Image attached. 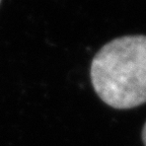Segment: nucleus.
Here are the masks:
<instances>
[{
	"mask_svg": "<svg viewBox=\"0 0 146 146\" xmlns=\"http://www.w3.org/2000/svg\"><path fill=\"white\" fill-rule=\"evenodd\" d=\"M94 88L104 103L119 110L146 103V36L118 38L98 51L90 68Z\"/></svg>",
	"mask_w": 146,
	"mask_h": 146,
	"instance_id": "nucleus-1",
	"label": "nucleus"
},
{
	"mask_svg": "<svg viewBox=\"0 0 146 146\" xmlns=\"http://www.w3.org/2000/svg\"><path fill=\"white\" fill-rule=\"evenodd\" d=\"M142 140H143L144 145L146 146V123L144 124L143 130H142Z\"/></svg>",
	"mask_w": 146,
	"mask_h": 146,
	"instance_id": "nucleus-2",
	"label": "nucleus"
},
{
	"mask_svg": "<svg viewBox=\"0 0 146 146\" xmlns=\"http://www.w3.org/2000/svg\"><path fill=\"white\" fill-rule=\"evenodd\" d=\"M0 2H1V0H0Z\"/></svg>",
	"mask_w": 146,
	"mask_h": 146,
	"instance_id": "nucleus-3",
	"label": "nucleus"
}]
</instances>
